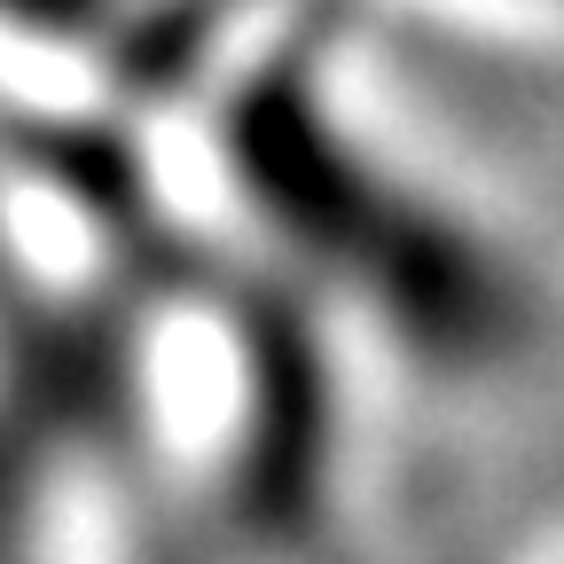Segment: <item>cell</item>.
Instances as JSON below:
<instances>
[{
	"mask_svg": "<svg viewBox=\"0 0 564 564\" xmlns=\"http://www.w3.org/2000/svg\"><path fill=\"white\" fill-rule=\"evenodd\" d=\"M110 0H0V24L17 32H95Z\"/></svg>",
	"mask_w": 564,
	"mask_h": 564,
	"instance_id": "6da1fadb",
	"label": "cell"
},
{
	"mask_svg": "<svg viewBox=\"0 0 564 564\" xmlns=\"http://www.w3.org/2000/svg\"><path fill=\"white\" fill-rule=\"evenodd\" d=\"M236 9V0H181V9L165 17V24H150V40H141V63H165V55H181L188 40H204L212 24H220Z\"/></svg>",
	"mask_w": 564,
	"mask_h": 564,
	"instance_id": "7a4b0ae2",
	"label": "cell"
}]
</instances>
